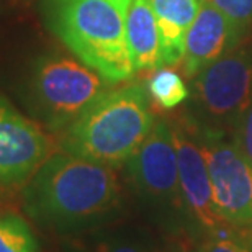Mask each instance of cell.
Returning a JSON list of instances; mask_svg holds the SVG:
<instances>
[{
  "label": "cell",
  "mask_w": 252,
  "mask_h": 252,
  "mask_svg": "<svg viewBox=\"0 0 252 252\" xmlns=\"http://www.w3.org/2000/svg\"><path fill=\"white\" fill-rule=\"evenodd\" d=\"M160 36L162 61L175 65L182 61L185 38L195 22L201 0H151Z\"/></svg>",
  "instance_id": "13"
},
{
  "label": "cell",
  "mask_w": 252,
  "mask_h": 252,
  "mask_svg": "<svg viewBox=\"0 0 252 252\" xmlns=\"http://www.w3.org/2000/svg\"><path fill=\"white\" fill-rule=\"evenodd\" d=\"M170 126L177 151L179 184L185 210L191 226L198 233H206L224 223L216 215L213 205V190L198 136L189 118L170 122Z\"/></svg>",
  "instance_id": "9"
},
{
  "label": "cell",
  "mask_w": 252,
  "mask_h": 252,
  "mask_svg": "<svg viewBox=\"0 0 252 252\" xmlns=\"http://www.w3.org/2000/svg\"><path fill=\"white\" fill-rule=\"evenodd\" d=\"M191 125L208 167L216 215L226 224L252 226V164L231 134Z\"/></svg>",
  "instance_id": "7"
},
{
  "label": "cell",
  "mask_w": 252,
  "mask_h": 252,
  "mask_svg": "<svg viewBox=\"0 0 252 252\" xmlns=\"http://www.w3.org/2000/svg\"><path fill=\"white\" fill-rule=\"evenodd\" d=\"M165 252H195V246H191L190 238L185 241L184 236H179V239L172 246L165 248Z\"/></svg>",
  "instance_id": "19"
},
{
  "label": "cell",
  "mask_w": 252,
  "mask_h": 252,
  "mask_svg": "<svg viewBox=\"0 0 252 252\" xmlns=\"http://www.w3.org/2000/svg\"><path fill=\"white\" fill-rule=\"evenodd\" d=\"M195 252H252V226H216L201 233Z\"/></svg>",
  "instance_id": "15"
},
{
  "label": "cell",
  "mask_w": 252,
  "mask_h": 252,
  "mask_svg": "<svg viewBox=\"0 0 252 252\" xmlns=\"http://www.w3.org/2000/svg\"><path fill=\"white\" fill-rule=\"evenodd\" d=\"M151 103L160 110H174L190 98L184 77L170 67H159L146 82Z\"/></svg>",
  "instance_id": "14"
},
{
  "label": "cell",
  "mask_w": 252,
  "mask_h": 252,
  "mask_svg": "<svg viewBox=\"0 0 252 252\" xmlns=\"http://www.w3.org/2000/svg\"><path fill=\"white\" fill-rule=\"evenodd\" d=\"M228 18L231 27L243 39L252 28V0H208Z\"/></svg>",
  "instance_id": "17"
},
{
  "label": "cell",
  "mask_w": 252,
  "mask_h": 252,
  "mask_svg": "<svg viewBox=\"0 0 252 252\" xmlns=\"http://www.w3.org/2000/svg\"><path fill=\"white\" fill-rule=\"evenodd\" d=\"M125 165L131 187L160 228L174 238L193 228L180 191L177 151L170 122L156 120L148 138Z\"/></svg>",
  "instance_id": "4"
},
{
  "label": "cell",
  "mask_w": 252,
  "mask_h": 252,
  "mask_svg": "<svg viewBox=\"0 0 252 252\" xmlns=\"http://www.w3.org/2000/svg\"><path fill=\"white\" fill-rule=\"evenodd\" d=\"M51 149V138L0 97V187L25 185Z\"/></svg>",
  "instance_id": "8"
},
{
  "label": "cell",
  "mask_w": 252,
  "mask_h": 252,
  "mask_svg": "<svg viewBox=\"0 0 252 252\" xmlns=\"http://www.w3.org/2000/svg\"><path fill=\"white\" fill-rule=\"evenodd\" d=\"M191 115L198 128L231 131L252 105V53L231 49L191 77Z\"/></svg>",
  "instance_id": "6"
},
{
  "label": "cell",
  "mask_w": 252,
  "mask_h": 252,
  "mask_svg": "<svg viewBox=\"0 0 252 252\" xmlns=\"http://www.w3.org/2000/svg\"><path fill=\"white\" fill-rule=\"evenodd\" d=\"M156 115L144 85L107 90L59 138L64 153L120 167L148 138Z\"/></svg>",
  "instance_id": "2"
},
{
  "label": "cell",
  "mask_w": 252,
  "mask_h": 252,
  "mask_svg": "<svg viewBox=\"0 0 252 252\" xmlns=\"http://www.w3.org/2000/svg\"><path fill=\"white\" fill-rule=\"evenodd\" d=\"M39 241L22 215L0 211V252H39Z\"/></svg>",
  "instance_id": "16"
},
{
  "label": "cell",
  "mask_w": 252,
  "mask_h": 252,
  "mask_svg": "<svg viewBox=\"0 0 252 252\" xmlns=\"http://www.w3.org/2000/svg\"><path fill=\"white\" fill-rule=\"evenodd\" d=\"M231 138L241 153L246 156V159L252 164V105L236 123L231 131Z\"/></svg>",
  "instance_id": "18"
},
{
  "label": "cell",
  "mask_w": 252,
  "mask_h": 252,
  "mask_svg": "<svg viewBox=\"0 0 252 252\" xmlns=\"http://www.w3.org/2000/svg\"><path fill=\"white\" fill-rule=\"evenodd\" d=\"M112 2H115L120 8L125 10V12H126V10H128V7L131 5V2H133V0H112Z\"/></svg>",
  "instance_id": "20"
},
{
  "label": "cell",
  "mask_w": 252,
  "mask_h": 252,
  "mask_svg": "<svg viewBox=\"0 0 252 252\" xmlns=\"http://www.w3.org/2000/svg\"><path fill=\"white\" fill-rule=\"evenodd\" d=\"M239 43L241 38L228 18L208 0H201L198 15L185 38L182 58L184 74L191 79L206 65L234 49Z\"/></svg>",
  "instance_id": "10"
},
{
  "label": "cell",
  "mask_w": 252,
  "mask_h": 252,
  "mask_svg": "<svg viewBox=\"0 0 252 252\" xmlns=\"http://www.w3.org/2000/svg\"><path fill=\"white\" fill-rule=\"evenodd\" d=\"M126 44L134 72L159 69L164 64L160 36L151 0H133L125 15Z\"/></svg>",
  "instance_id": "12"
},
{
  "label": "cell",
  "mask_w": 252,
  "mask_h": 252,
  "mask_svg": "<svg viewBox=\"0 0 252 252\" xmlns=\"http://www.w3.org/2000/svg\"><path fill=\"white\" fill-rule=\"evenodd\" d=\"M108 82L97 70L69 56H44L34 65L30 84V107L53 133H63L95 100Z\"/></svg>",
  "instance_id": "5"
},
{
  "label": "cell",
  "mask_w": 252,
  "mask_h": 252,
  "mask_svg": "<svg viewBox=\"0 0 252 252\" xmlns=\"http://www.w3.org/2000/svg\"><path fill=\"white\" fill-rule=\"evenodd\" d=\"M22 205L39 228L65 238L115 221L123 198L113 167L61 151L23 185Z\"/></svg>",
  "instance_id": "1"
},
{
  "label": "cell",
  "mask_w": 252,
  "mask_h": 252,
  "mask_svg": "<svg viewBox=\"0 0 252 252\" xmlns=\"http://www.w3.org/2000/svg\"><path fill=\"white\" fill-rule=\"evenodd\" d=\"M63 252H165V248L143 226L107 223L63 238Z\"/></svg>",
  "instance_id": "11"
},
{
  "label": "cell",
  "mask_w": 252,
  "mask_h": 252,
  "mask_svg": "<svg viewBox=\"0 0 252 252\" xmlns=\"http://www.w3.org/2000/svg\"><path fill=\"white\" fill-rule=\"evenodd\" d=\"M125 15L112 0H54L53 28L80 61L113 85L134 74Z\"/></svg>",
  "instance_id": "3"
}]
</instances>
